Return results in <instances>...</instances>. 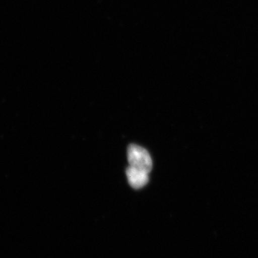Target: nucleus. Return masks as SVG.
I'll return each instance as SVG.
<instances>
[{
    "instance_id": "f03ea898",
    "label": "nucleus",
    "mask_w": 258,
    "mask_h": 258,
    "mask_svg": "<svg viewBox=\"0 0 258 258\" xmlns=\"http://www.w3.org/2000/svg\"><path fill=\"white\" fill-rule=\"evenodd\" d=\"M129 184L134 189H139L144 187L149 182V174L145 171L139 170L129 166L125 171Z\"/></svg>"
},
{
    "instance_id": "f257e3e1",
    "label": "nucleus",
    "mask_w": 258,
    "mask_h": 258,
    "mask_svg": "<svg viewBox=\"0 0 258 258\" xmlns=\"http://www.w3.org/2000/svg\"><path fill=\"white\" fill-rule=\"evenodd\" d=\"M128 160L129 166L136 168L139 170L151 172L152 169V160L150 154L147 149L131 144L128 148Z\"/></svg>"
}]
</instances>
